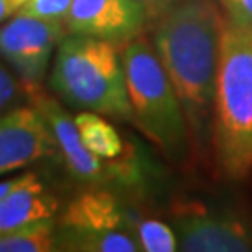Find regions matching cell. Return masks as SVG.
<instances>
[{"mask_svg": "<svg viewBox=\"0 0 252 252\" xmlns=\"http://www.w3.org/2000/svg\"><path fill=\"white\" fill-rule=\"evenodd\" d=\"M219 9L207 0L176 2L161 15L153 49L181 103L192 140L204 148L213 126L220 34Z\"/></svg>", "mask_w": 252, "mask_h": 252, "instance_id": "obj_1", "label": "cell"}, {"mask_svg": "<svg viewBox=\"0 0 252 252\" xmlns=\"http://www.w3.org/2000/svg\"><path fill=\"white\" fill-rule=\"evenodd\" d=\"M211 140L230 180L252 174V32L224 19L217 73Z\"/></svg>", "mask_w": 252, "mask_h": 252, "instance_id": "obj_2", "label": "cell"}, {"mask_svg": "<svg viewBox=\"0 0 252 252\" xmlns=\"http://www.w3.org/2000/svg\"><path fill=\"white\" fill-rule=\"evenodd\" d=\"M49 86L75 110L133 124L126 69L116 43L67 32L54 51Z\"/></svg>", "mask_w": 252, "mask_h": 252, "instance_id": "obj_3", "label": "cell"}, {"mask_svg": "<svg viewBox=\"0 0 252 252\" xmlns=\"http://www.w3.org/2000/svg\"><path fill=\"white\" fill-rule=\"evenodd\" d=\"M133 126L166 157H180L189 138V126L168 75L153 45L142 36L122 45Z\"/></svg>", "mask_w": 252, "mask_h": 252, "instance_id": "obj_4", "label": "cell"}, {"mask_svg": "<svg viewBox=\"0 0 252 252\" xmlns=\"http://www.w3.org/2000/svg\"><path fill=\"white\" fill-rule=\"evenodd\" d=\"M27 92L28 101L43 114L45 122L51 127L58 146V155H62L67 170L75 180L90 185H99L110 180L133 183L140 178L138 176L140 166H133L124 155L105 162L107 159H101L95 153H92L82 144V138L71 114L54 97L47 95L39 84L27 86Z\"/></svg>", "mask_w": 252, "mask_h": 252, "instance_id": "obj_5", "label": "cell"}, {"mask_svg": "<svg viewBox=\"0 0 252 252\" xmlns=\"http://www.w3.org/2000/svg\"><path fill=\"white\" fill-rule=\"evenodd\" d=\"M63 36V23L15 13L0 25V58L27 86L41 84Z\"/></svg>", "mask_w": 252, "mask_h": 252, "instance_id": "obj_6", "label": "cell"}, {"mask_svg": "<svg viewBox=\"0 0 252 252\" xmlns=\"http://www.w3.org/2000/svg\"><path fill=\"white\" fill-rule=\"evenodd\" d=\"M174 232L178 251L251 252L252 226L241 217L207 207H183L176 215Z\"/></svg>", "mask_w": 252, "mask_h": 252, "instance_id": "obj_7", "label": "cell"}, {"mask_svg": "<svg viewBox=\"0 0 252 252\" xmlns=\"http://www.w3.org/2000/svg\"><path fill=\"white\" fill-rule=\"evenodd\" d=\"M58 155L43 114L34 105H19L0 116V178Z\"/></svg>", "mask_w": 252, "mask_h": 252, "instance_id": "obj_8", "label": "cell"}, {"mask_svg": "<svg viewBox=\"0 0 252 252\" xmlns=\"http://www.w3.org/2000/svg\"><path fill=\"white\" fill-rule=\"evenodd\" d=\"M150 13L138 0H73L65 32L99 37L118 47L140 36Z\"/></svg>", "mask_w": 252, "mask_h": 252, "instance_id": "obj_9", "label": "cell"}, {"mask_svg": "<svg viewBox=\"0 0 252 252\" xmlns=\"http://www.w3.org/2000/svg\"><path fill=\"white\" fill-rule=\"evenodd\" d=\"M60 202L34 172H25L23 180L0 200V234L41 219H53Z\"/></svg>", "mask_w": 252, "mask_h": 252, "instance_id": "obj_10", "label": "cell"}, {"mask_svg": "<svg viewBox=\"0 0 252 252\" xmlns=\"http://www.w3.org/2000/svg\"><path fill=\"white\" fill-rule=\"evenodd\" d=\"M63 228L71 230H127L131 232V217L118 198L103 189H92L79 194L65 207Z\"/></svg>", "mask_w": 252, "mask_h": 252, "instance_id": "obj_11", "label": "cell"}, {"mask_svg": "<svg viewBox=\"0 0 252 252\" xmlns=\"http://www.w3.org/2000/svg\"><path fill=\"white\" fill-rule=\"evenodd\" d=\"M56 251L79 252H136V234L127 230H56Z\"/></svg>", "mask_w": 252, "mask_h": 252, "instance_id": "obj_12", "label": "cell"}, {"mask_svg": "<svg viewBox=\"0 0 252 252\" xmlns=\"http://www.w3.org/2000/svg\"><path fill=\"white\" fill-rule=\"evenodd\" d=\"M82 144L101 159H118L124 152V142L118 131L103 118V114L92 110H79L73 114Z\"/></svg>", "mask_w": 252, "mask_h": 252, "instance_id": "obj_13", "label": "cell"}, {"mask_svg": "<svg viewBox=\"0 0 252 252\" xmlns=\"http://www.w3.org/2000/svg\"><path fill=\"white\" fill-rule=\"evenodd\" d=\"M56 251V224L41 219L0 234V252H49Z\"/></svg>", "mask_w": 252, "mask_h": 252, "instance_id": "obj_14", "label": "cell"}, {"mask_svg": "<svg viewBox=\"0 0 252 252\" xmlns=\"http://www.w3.org/2000/svg\"><path fill=\"white\" fill-rule=\"evenodd\" d=\"M136 239L144 252H174L178 251V237L174 228L161 220H142L136 226Z\"/></svg>", "mask_w": 252, "mask_h": 252, "instance_id": "obj_15", "label": "cell"}, {"mask_svg": "<svg viewBox=\"0 0 252 252\" xmlns=\"http://www.w3.org/2000/svg\"><path fill=\"white\" fill-rule=\"evenodd\" d=\"M28 101L27 84L0 58V116Z\"/></svg>", "mask_w": 252, "mask_h": 252, "instance_id": "obj_16", "label": "cell"}, {"mask_svg": "<svg viewBox=\"0 0 252 252\" xmlns=\"http://www.w3.org/2000/svg\"><path fill=\"white\" fill-rule=\"evenodd\" d=\"M71 2L73 0H28L17 13L45 19V21L65 23L67 11L71 8Z\"/></svg>", "mask_w": 252, "mask_h": 252, "instance_id": "obj_17", "label": "cell"}, {"mask_svg": "<svg viewBox=\"0 0 252 252\" xmlns=\"http://www.w3.org/2000/svg\"><path fill=\"white\" fill-rule=\"evenodd\" d=\"M226 21L252 32V0H220Z\"/></svg>", "mask_w": 252, "mask_h": 252, "instance_id": "obj_18", "label": "cell"}, {"mask_svg": "<svg viewBox=\"0 0 252 252\" xmlns=\"http://www.w3.org/2000/svg\"><path fill=\"white\" fill-rule=\"evenodd\" d=\"M142 6L146 8V11L150 13V17H161L162 13H166L168 9L178 2V0H138Z\"/></svg>", "mask_w": 252, "mask_h": 252, "instance_id": "obj_19", "label": "cell"}, {"mask_svg": "<svg viewBox=\"0 0 252 252\" xmlns=\"http://www.w3.org/2000/svg\"><path fill=\"white\" fill-rule=\"evenodd\" d=\"M23 176H25V172H23V174H17V176H6V178L0 180V200L4 198L9 190L17 185L19 181L23 180Z\"/></svg>", "mask_w": 252, "mask_h": 252, "instance_id": "obj_20", "label": "cell"}, {"mask_svg": "<svg viewBox=\"0 0 252 252\" xmlns=\"http://www.w3.org/2000/svg\"><path fill=\"white\" fill-rule=\"evenodd\" d=\"M17 13V9L9 4L8 0H0V25L6 21V19L13 17Z\"/></svg>", "mask_w": 252, "mask_h": 252, "instance_id": "obj_21", "label": "cell"}, {"mask_svg": "<svg viewBox=\"0 0 252 252\" xmlns=\"http://www.w3.org/2000/svg\"><path fill=\"white\" fill-rule=\"evenodd\" d=\"M8 2H9V4H11V6H13V8L17 9V11H19V9L23 8L25 4H27L28 0H8Z\"/></svg>", "mask_w": 252, "mask_h": 252, "instance_id": "obj_22", "label": "cell"}]
</instances>
